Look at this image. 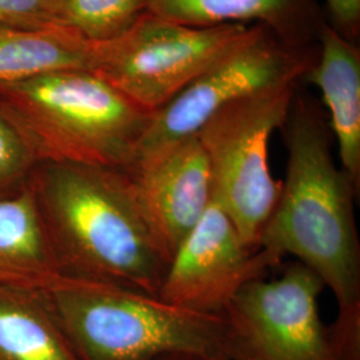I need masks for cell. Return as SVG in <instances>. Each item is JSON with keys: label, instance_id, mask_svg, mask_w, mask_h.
Returning <instances> with one entry per match:
<instances>
[{"label": "cell", "instance_id": "obj_1", "mask_svg": "<svg viewBox=\"0 0 360 360\" xmlns=\"http://www.w3.org/2000/svg\"><path fill=\"white\" fill-rule=\"evenodd\" d=\"M27 188L60 278L159 296L168 263L126 169L40 162Z\"/></svg>", "mask_w": 360, "mask_h": 360}, {"label": "cell", "instance_id": "obj_2", "mask_svg": "<svg viewBox=\"0 0 360 360\" xmlns=\"http://www.w3.org/2000/svg\"><path fill=\"white\" fill-rule=\"evenodd\" d=\"M287 171L259 247L315 272L339 311L360 309V242L355 200L360 190L335 163L322 110L295 94L283 124Z\"/></svg>", "mask_w": 360, "mask_h": 360}, {"label": "cell", "instance_id": "obj_3", "mask_svg": "<svg viewBox=\"0 0 360 360\" xmlns=\"http://www.w3.org/2000/svg\"><path fill=\"white\" fill-rule=\"evenodd\" d=\"M0 108L40 162L131 167L154 112L90 70L0 83Z\"/></svg>", "mask_w": 360, "mask_h": 360}, {"label": "cell", "instance_id": "obj_4", "mask_svg": "<svg viewBox=\"0 0 360 360\" xmlns=\"http://www.w3.org/2000/svg\"><path fill=\"white\" fill-rule=\"evenodd\" d=\"M44 294L80 360H153L171 352L226 360L220 316L114 284L65 278Z\"/></svg>", "mask_w": 360, "mask_h": 360}, {"label": "cell", "instance_id": "obj_5", "mask_svg": "<svg viewBox=\"0 0 360 360\" xmlns=\"http://www.w3.org/2000/svg\"><path fill=\"white\" fill-rule=\"evenodd\" d=\"M321 278L299 262L278 278L245 285L223 314L226 360H336L360 343V309L339 311L324 324Z\"/></svg>", "mask_w": 360, "mask_h": 360}, {"label": "cell", "instance_id": "obj_6", "mask_svg": "<svg viewBox=\"0 0 360 360\" xmlns=\"http://www.w3.org/2000/svg\"><path fill=\"white\" fill-rule=\"evenodd\" d=\"M296 94L285 83L226 105L196 134L206 151L212 200L231 219L242 240L257 247L281 193L269 163L270 139L283 127Z\"/></svg>", "mask_w": 360, "mask_h": 360}, {"label": "cell", "instance_id": "obj_7", "mask_svg": "<svg viewBox=\"0 0 360 360\" xmlns=\"http://www.w3.org/2000/svg\"><path fill=\"white\" fill-rule=\"evenodd\" d=\"M255 26L199 28L146 13L119 38L94 43L92 71L131 102L156 112Z\"/></svg>", "mask_w": 360, "mask_h": 360}, {"label": "cell", "instance_id": "obj_8", "mask_svg": "<svg viewBox=\"0 0 360 360\" xmlns=\"http://www.w3.org/2000/svg\"><path fill=\"white\" fill-rule=\"evenodd\" d=\"M316 58L282 43L263 26L208 67L159 111L138 147L132 171L199 132L226 105L272 87L297 83Z\"/></svg>", "mask_w": 360, "mask_h": 360}, {"label": "cell", "instance_id": "obj_9", "mask_svg": "<svg viewBox=\"0 0 360 360\" xmlns=\"http://www.w3.org/2000/svg\"><path fill=\"white\" fill-rule=\"evenodd\" d=\"M282 257L242 240L215 200L181 242L168 264L159 297L191 312L223 316L248 283L267 278Z\"/></svg>", "mask_w": 360, "mask_h": 360}, {"label": "cell", "instance_id": "obj_10", "mask_svg": "<svg viewBox=\"0 0 360 360\" xmlns=\"http://www.w3.org/2000/svg\"><path fill=\"white\" fill-rule=\"evenodd\" d=\"M155 243L168 264L212 202L206 151L198 135L127 171Z\"/></svg>", "mask_w": 360, "mask_h": 360}, {"label": "cell", "instance_id": "obj_11", "mask_svg": "<svg viewBox=\"0 0 360 360\" xmlns=\"http://www.w3.org/2000/svg\"><path fill=\"white\" fill-rule=\"evenodd\" d=\"M147 13L199 28L259 25L296 50H309L323 22L315 0H147Z\"/></svg>", "mask_w": 360, "mask_h": 360}, {"label": "cell", "instance_id": "obj_12", "mask_svg": "<svg viewBox=\"0 0 360 360\" xmlns=\"http://www.w3.org/2000/svg\"><path fill=\"white\" fill-rule=\"evenodd\" d=\"M321 53L304 74L322 94L340 167L360 190V52L354 41L322 22Z\"/></svg>", "mask_w": 360, "mask_h": 360}, {"label": "cell", "instance_id": "obj_13", "mask_svg": "<svg viewBox=\"0 0 360 360\" xmlns=\"http://www.w3.org/2000/svg\"><path fill=\"white\" fill-rule=\"evenodd\" d=\"M0 360H80L44 290L0 287Z\"/></svg>", "mask_w": 360, "mask_h": 360}, {"label": "cell", "instance_id": "obj_14", "mask_svg": "<svg viewBox=\"0 0 360 360\" xmlns=\"http://www.w3.org/2000/svg\"><path fill=\"white\" fill-rule=\"evenodd\" d=\"M59 278L28 188L0 200V287L47 290Z\"/></svg>", "mask_w": 360, "mask_h": 360}, {"label": "cell", "instance_id": "obj_15", "mask_svg": "<svg viewBox=\"0 0 360 360\" xmlns=\"http://www.w3.org/2000/svg\"><path fill=\"white\" fill-rule=\"evenodd\" d=\"M94 43L62 27L0 23V83L55 71L94 68Z\"/></svg>", "mask_w": 360, "mask_h": 360}, {"label": "cell", "instance_id": "obj_16", "mask_svg": "<svg viewBox=\"0 0 360 360\" xmlns=\"http://www.w3.org/2000/svg\"><path fill=\"white\" fill-rule=\"evenodd\" d=\"M147 0H50V22L90 43H104L127 32L144 13Z\"/></svg>", "mask_w": 360, "mask_h": 360}, {"label": "cell", "instance_id": "obj_17", "mask_svg": "<svg viewBox=\"0 0 360 360\" xmlns=\"http://www.w3.org/2000/svg\"><path fill=\"white\" fill-rule=\"evenodd\" d=\"M38 163L20 131L0 108V200L23 193Z\"/></svg>", "mask_w": 360, "mask_h": 360}, {"label": "cell", "instance_id": "obj_18", "mask_svg": "<svg viewBox=\"0 0 360 360\" xmlns=\"http://www.w3.org/2000/svg\"><path fill=\"white\" fill-rule=\"evenodd\" d=\"M50 0H0V23L44 28L50 22Z\"/></svg>", "mask_w": 360, "mask_h": 360}, {"label": "cell", "instance_id": "obj_19", "mask_svg": "<svg viewBox=\"0 0 360 360\" xmlns=\"http://www.w3.org/2000/svg\"><path fill=\"white\" fill-rule=\"evenodd\" d=\"M334 20V28L354 41L360 31V0H326Z\"/></svg>", "mask_w": 360, "mask_h": 360}, {"label": "cell", "instance_id": "obj_20", "mask_svg": "<svg viewBox=\"0 0 360 360\" xmlns=\"http://www.w3.org/2000/svg\"><path fill=\"white\" fill-rule=\"evenodd\" d=\"M153 360H211L198 356V355H193V354H184V352H171V354H165L160 355L158 358Z\"/></svg>", "mask_w": 360, "mask_h": 360}, {"label": "cell", "instance_id": "obj_21", "mask_svg": "<svg viewBox=\"0 0 360 360\" xmlns=\"http://www.w3.org/2000/svg\"><path fill=\"white\" fill-rule=\"evenodd\" d=\"M336 360H360V343L346 348Z\"/></svg>", "mask_w": 360, "mask_h": 360}]
</instances>
